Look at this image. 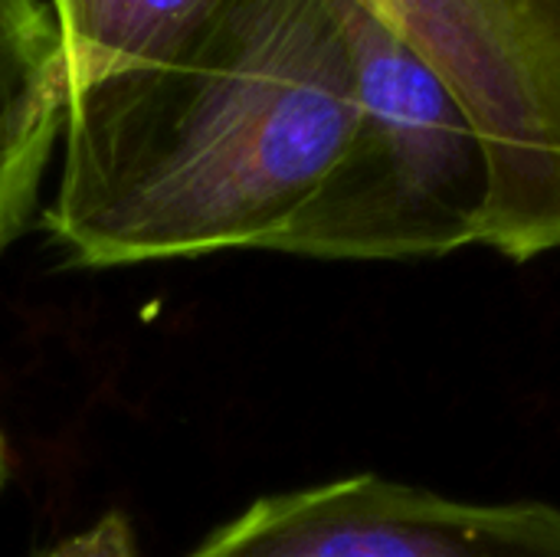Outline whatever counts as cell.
Instances as JSON below:
<instances>
[{
	"label": "cell",
	"instance_id": "obj_1",
	"mask_svg": "<svg viewBox=\"0 0 560 557\" xmlns=\"http://www.w3.org/2000/svg\"><path fill=\"white\" fill-rule=\"evenodd\" d=\"M354 121L341 0H220L161 56L69 95L46 230L92 269L276 250Z\"/></svg>",
	"mask_w": 560,
	"mask_h": 557
},
{
	"label": "cell",
	"instance_id": "obj_2",
	"mask_svg": "<svg viewBox=\"0 0 560 557\" xmlns=\"http://www.w3.org/2000/svg\"><path fill=\"white\" fill-rule=\"evenodd\" d=\"M341 16L354 56L358 121L276 253L417 259L482 243L492 174L469 115L368 10L341 0Z\"/></svg>",
	"mask_w": 560,
	"mask_h": 557
},
{
	"label": "cell",
	"instance_id": "obj_3",
	"mask_svg": "<svg viewBox=\"0 0 560 557\" xmlns=\"http://www.w3.org/2000/svg\"><path fill=\"white\" fill-rule=\"evenodd\" d=\"M190 557H560V509L351 476L253 502Z\"/></svg>",
	"mask_w": 560,
	"mask_h": 557
},
{
	"label": "cell",
	"instance_id": "obj_4",
	"mask_svg": "<svg viewBox=\"0 0 560 557\" xmlns=\"http://www.w3.org/2000/svg\"><path fill=\"white\" fill-rule=\"evenodd\" d=\"M66 112L69 66L52 10L0 0V250L30 227Z\"/></svg>",
	"mask_w": 560,
	"mask_h": 557
},
{
	"label": "cell",
	"instance_id": "obj_5",
	"mask_svg": "<svg viewBox=\"0 0 560 557\" xmlns=\"http://www.w3.org/2000/svg\"><path fill=\"white\" fill-rule=\"evenodd\" d=\"M69 66V95L161 56L220 0H49Z\"/></svg>",
	"mask_w": 560,
	"mask_h": 557
},
{
	"label": "cell",
	"instance_id": "obj_6",
	"mask_svg": "<svg viewBox=\"0 0 560 557\" xmlns=\"http://www.w3.org/2000/svg\"><path fill=\"white\" fill-rule=\"evenodd\" d=\"M36 557H138V545H135V532L128 519L112 512L102 522H95L89 532L72 535L62 545Z\"/></svg>",
	"mask_w": 560,
	"mask_h": 557
},
{
	"label": "cell",
	"instance_id": "obj_7",
	"mask_svg": "<svg viewBox=\"0 0 560 557\" xmlns=\"http://www.w3.org/2000/svg\"><path fill=\"white\" fill-rule=\"evenodd\" d=\"M7 479H10V446H7V437L0 430V492L7 486Z\"/></svg>",
	"mask_w": 560,
	"mask_h": 557
}]
</instances>
